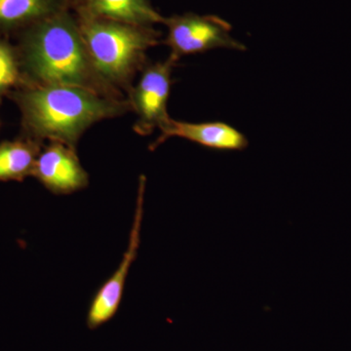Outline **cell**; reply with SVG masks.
Instances as JSON below:
<instances>
[{
  "label": "cell",
  "mask_w": 351,
  "mask_h": 351,
  "mask_svg": "<svg viewBox=\"0 0 351 351\" xmlns=\"http://www.w3.org/2000/svg\"><path fill=\"white\" fill-rule=\"evenodd\" d=\"M16 46L25 85L75 86L113 99L122 92L95 68L75 13L55 14L20 32Z\"/></svg>",
  "instance_id": "cell-1"
},
{
  "label": "cell",
  "mask_w": 351,
  "mask_h": 351,
  "mask_svg": "<svg viewBox=\"0 0 351 351\" xmlns=\"http://www.w3.org/2000/svg\"><path fill=\"white\" fill-rule=\"evenodd\" d=\"M22 117V136L41 143H62L76 147L97 122L125 114L126 99H113L85 88L24 85L9 95Z\"/></svg>",
  "instance_id": "cell-2"
},
{
  "label": "cell",
  "mask_w": 351,
  "mask_h": 351,
  "mask_svg": "<svg viewBox=\"0 0 351 351\" xmlns=\"http://www.w3.org/2000/svg\"><path fill=\"white\" fill-rule=\"evenodd\" d=\"M75 15L95 68L108 84L128 94L147 64V50L160 43V32L147 25Z\"/></svg>",
  "instance_id": "cell-3"
},
{
  "label": "cell",
  "mask_w": 351,
  "mask_h": 351,
  "mask_svg": "<svg viewBox=\"0 0 351 351\" xmlns=\"http://www.w3.org/2000/svg\"><path fill=\"white\" fill-rule=\"evenodd\" d=\"M168 34L162 43L171 49L170 58L178 62L182 56L200 54L216 48L246 50L244 44L230 36L232 25L218 16L186 13L165 18Z\"/></svg>",
  "instance_id": "cell-4"
},
{
  "label": "cell",
  "mask_w": 351,
  "mask_h": 351,
  "mask_svg": "<svg viewBox=\"0 0 351 351\" xmlns=\"http://www.w3.org/2000/svg\"><path fill=\"white\" fill-rule=\"evenodd\" d=\"M176 64L177 62L170 57L164 62L147 63L141 71L137 84L129 91V104L137 115L134 131L138 135H151L170 121L167 104Z\"/></svg>",
  "instance_id": "cell-5"
},
{
  "label": "cell",
  "mask_w": 351,
  "mask_h": 351,
  "mask_svg": "<svg viewBox=\"0 0 351 351\" xmlns=\"http://www.w3.org/2000/svg\"><path fill=\"white\" fill-rule=\"evenodd\" d=\"M145 181L147 180L145 176H141L135 215H134L125 253L117 269L95 294L88 309L86 324L90 330H96L103 326L108 321L112 320L119 311L124 294L127 276L130 271L132 265L137 258L138 247L141 244V230H142L143 217H144Z\"/></svg>",
  "instance_id": "cell-6"
},
{
  "label": "cell",
  "mask_w": 351,
  "mask_h": 351,
  "mask_svg": "<svg viewBox=\"0 0 351 351\" xmlns=\"http://www.w3.org/2000/svg\"><path fill=\"white\" fill-rule=\"evenodd\" d=\"M32 177L57 195H71L89 184L75 147L58 142H50L41 149Z\"/></svg>",
  "instance_id": "cell-7"
},
{
  "label": "cell",
  "mask_w": 351,
  "mask_h": 351,
  "mask_svg": "<svg viewBox=\"0 0 351 351\" xmlns=\"http://www.w3.org/2000/svg\"><path fill=\"white\" fill-rule=\"evenodd\" d=\"M160 132V136L149 145L151 151H156L159 145L174 137L186 138L215 151H243L249 145L242 132L221 121L191 123L171 119Z\"/></svg>",
  "instance_id": "cell-8"
},
{
  "label": "cell",
  "mask_w": 351,
  "mask_h": 351,
  "mask_svg": "<svg viewBox=\"0 0 351 351\" xmlns=\"http://www.w3.org/2000/svg\"><path fill=\"white\" fill-rule=\"evenodd\" d=\"M73 8L77 15L126 24L154 27L165 21L149 0H73Z\"/></svg>",
  "instance_id": "cell-9"
},
{
  "label": "cell",
  "mask_w": 351,
  "mask_h": 351,
  "mask_svg": "<svg viewBox=\"0 0 351 351\" xmlns=\"http://www.w3.org/2000/svg\"><path fill=\"white\" fill-rule=\"evenodd\" d=\"M71 7L73 0H0V34H18Z\"/></svg>",
  "instance_id": "cell-10"
},
{
  "label": "cell",
  "mask_w": 351,
  "mask_h": 351,
  "mask_svg": "<svg viewBox=\"0 0 351 351\" xmlns=\"http://www.w3.org/2000/svg\"><path fill=\"white\" fill-rule=\"evenodd\" d=\"M43 144L21 135L0 143V182H24L31 177Z\"/></svg>",
  "instance_id": "cell-11"
},
{
  "label": "cell",
  "mask_w": 351,
  "mask_h": 351,
  "mask_svg": "<svg viewBox=\"0 0 351 351\" xmlns=\"http://www.w3.org/2000/svg\"><path fill=\"white\" fill-rule=\"evenodd\" d=\"M24 85L17 48L0 34V105L5 97Z\"/></svg>",
  "instance_id": "cell-12"
}]
</instances>
